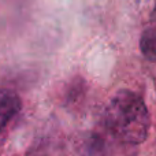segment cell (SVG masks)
I'll return each mask as SVG.
<instances>
[{
    "label": "cell",
    "mask_w": 156,
    "mask_h": 156,
    "mask_svg": "<svg viewBox=\"0 0 156 156\" xmlns=\"http://www.w3.org/2000/svg\"><path fill=\"white\" fill-rule=\"evenodd\" d=\"M151 26L156 27V4L154 7V11H152V25H151Z\"/></svg>",
    "instance_id": "277c9868"
},
{
    "label": "cell",
    "mask_w": 156,
    "mask_h": 156,
    "mask_svg": "<svg viewBox=\"0 0 156 156\" xmlns=\"http://www.w3.org/2000/svg\"><path fill=\"white\" fill-rule=\"evenodd\" d=\"M140 48L144 56L148 59H156V27L149 26L147 30H144L140 41Z\"/></svg>",
    "instance_id": "3957f363"
},
{
    "label": "cell",
    "mask_w": 156,
    "mask_h": 156,
    "mask_svg": "<svg viewBox=\"0 0 156 156\" xmlns=\"http://www.w3.org/2000/svg\"><path fill=\"white\" fill-rule=\"evenodd\" d=\"M105 127L123 144L138 145L148 138L151 118L144 99L129 89H121L111 97L104 112Z\"/></svg>",
    "instance_id": "6da1fadb"
},
{
    "label": "cell",
    "mask_w": 156,
    "mask_h": 156,
    "mask_svg": "<svg viewBox=\"0 0 156 156\" xmlns=\"http://www.w3.org/2000/svg\"><path fill=\"white\" fill-rule=\"evenodd\" d=\"M22 108V101L15 93H4L0 96V134L15 119Z\"/></svg>",
    "instance_id": "7a4b0ae2"
}]
</instances>
